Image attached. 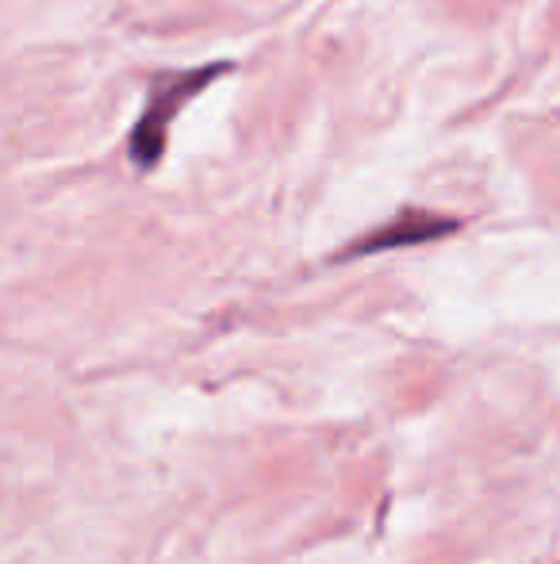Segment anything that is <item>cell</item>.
I'll return each mask as SVG.
<instances>
[{"label":"cell","mask_w":560,"mask_h":564,"mask_svg":"<svg viewBox=\"0 0 560 564\" xmlns=\"http://www.w3.org/2000/svg\"><path fill=\"white\" fill-rule=\"evenodd\" d=\"M453 230H457V219L407 208V212H399L392 224H384L381 230L361 238V242H353L345 253L358 258V253H381V250H396V246H419V242H433V238H441V235H453Z\"/></svg>","instance_id":"7a4b0ae2"},{"label":"cell","mask_w":560,"mask_h":564,"mask_svg":"<svg viewBox=\"0 0 560 564\" xmlns=\"http://www.w3.org/2000/svg\"><path fill=\"white\" fill-rule=\"evenodd\" d=\"M227 62H216V66H200V69H188V74H165L150 85V97L146 108H142V119L135 123L128 139V154L139 170H154L165 154V139H169V123L196 93L204 89L208 82H216L219 74H227Z\"/></svg>","instance_id":"6da1fadb"}]
</instances>
